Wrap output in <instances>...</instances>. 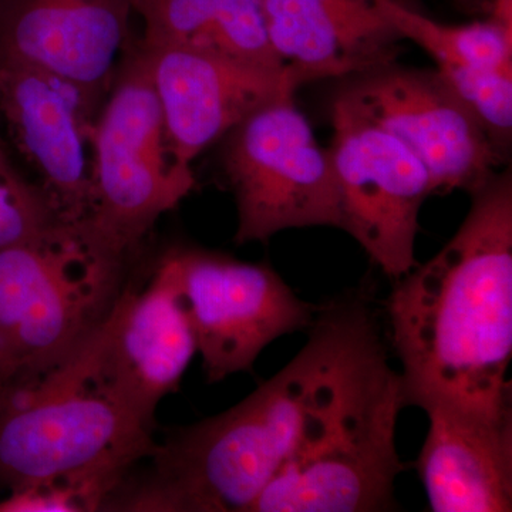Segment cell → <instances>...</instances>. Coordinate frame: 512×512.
Segmentation results:
<instances>
[{"label": "cell", "mask_w": 512, "mask_h": 512, "mask_svg": "<svg viewBox=\"0 0 512 512\" xmlns=\"http://www.w3.org/2000/svg\"><path fill=\"white\" fill-rule=\"evenodd\" d=\"M103 325L42 379L3 390L0 483L10 491L72 484L103 507L130 468L156 450V423L138 416L101 376Z\"/></svg>", "instance_id": "cell-3"}, {"label": "cell", "mask_w": 512, "mask_h": 512, "mask_svg": "<svg viewBox=\"0 0 512 512\" xmlns=\"http://www.w3.org/2000/svg\"><path fill=\"white\" fill-rule=\"evenodd\" d=\"M417 470L431 511H512V414L426 412Z\"/></svg>", "instance_id": "cell-16"}, {"label": "cell", "mask_w": 512, "mask_h": 512, "mask_svg": "<svg viewBox=\"0 0 512 512\" xmlns=\"http://www.w3.org/2000/svg\"><path fill=\"white\" fill-rule=\"evenodd\" d=\"M173 265L210 383L251 372L274 340L311 328L319 306L302 301L266 264L200 247H174Z\"/></svg>", "instance_id": "cell-9"}, {"label": "cell", "mask_w": 512, "mask_h": 512, "mask_svg": "<svg viewBox=\"0 0 512 512\" xmlns=\"http://www.w3.org/2000/svg\"><path fill=\"white\" fill-rule=\"evenodd\" d=\"M309 329L301 352L247 399L157 443L150 474L121 485L111 510L249 512L383 348L375 320L359 303L320 309Z\"/></svg>", "instance_id": "cell-1"}, {"label": "cell", "mask_w": 512, "mask_h": 512, "mask_svg": "<svg viewBox=\"0 0 512 512\" xmlns=\"http://www.w3.org/2000/svg\"><path fill=\"white\" fill-rule=\"evenodd\" d=\"M97 113L77 87L55 74L0 60V116L67 227H76L89 214L90 128Z\"/></svg>", "instance_id": "cell-11"}, {"label": "cell", "mask_w": 512, "mask_h": 512, "mask_svg": "<svg viewBox=\"0 0 512 512\" xmlns=\"http://www.w3.org/2000/svg\"><path fill=\"white\" fill-rule=\"evenodd\" d=\"M64 225L39 185L0 178V249L45 237Z\"/></svg>", "instance_id": "cell-20"}, {"label": "cell", "mask_w": 512, "mask_h": 512, "mask_svg": "<svg viewBox=\"0 0 512 512\" xmlns=\"http://www.w3.org/2000/svg\"><path fill=\"white\" fill-rule=\"evenodd\" d=\"M332 123L340 229L396 281L419 264L416 239L421 207L433 195L430 175L397 138L335 104Z\"/></svg>", "instance_id": "cell-10"}, {"label": "cell", "mask_w": 512, "mask_h": 512, "mask_svg": "<svg viewBox=\"0 0 512 512\" xmlns=\"http://www.w3.org/2000/svg\"><path fill=\"white\" fill-rule=\"evenodd\" d=\"M269 37L296 90L397 62L403 37L376 0H262Z\"/></svg>", "instance_id": "cell-15"}, {"label": "cell", "mask_w": 512, "mask_h": 512, "mask_svg": "<svg viewBox=\"0 0 512 512\" xmlns=\"http://www.w3.org/2000/svg\"><path fill=\"white\" fill-rule=\"evenodd\" d=\"M143 19L138 42L148 50L174 46L212 47V0H131Z\"/></svg>", "instance_id": "cell-19"}, {"label": "cell", "mask_w": 512, "mask_h": 512, "mask_svg": "<svg viewBox=\"0 0 512 512\" xmlns=\"http://www.w3.org/2000/svg\"><path fill=\"white\" fill-rule=\"evenodd\" d=\"M92 202L73 227L89 247L127 264L157 221L195 188L192 167L175 160L150 55L126 50L90 128Z\"/></svg>", "instance_id": "cell-4"}, {"label": "cell", "mask_w": 512, "mask_h": 512, "mask_svg": "<svg viewBox=\"0 0 512 512\" xmlns=\"http://www.w3.org/2000/svg\"><path fill=\"white\" fill-rule=\"evenodd\" d=\"M333 104L409 148L429 173L433 194H470L507 163V154L436 69L384 64L348 77Z\"/></svg>", "instance_id": "cell-8"}, {"label": "cell", "mask_w": 512, "mask_h": 512, "mask_svg": "<svg viewBox=\"0 0 512 512\" xmlns=\"http://www.w3.org/2000/svg\"><path fill=\"white\" fill-rule=\"evenodd\" d=\"M406 407L384 348L370 357L318 436L296 451L249 512H380L404 471L396 448Z\"/></svg>", "instance_id": "cell-6"}, {"label": "cell", "mask_w": 512, "mask_h": 512, "mask_svg": "<svg viewBox=\"0 0 512 512\" xmlns=\"http://www.w3.org/2000/svg\"><path fill=\"white\" fill-rule=\"evenodd\" d=\"M133 13L131 0H0V60L55 74L100 110Z\"/></svg>", "instance_id": "cell-14"}, {"label": "cell", "mask_w": 512, "mask_h": 512, "mask_svg": "<svg viewBox=\"0 0 512 512\" xmlns=\"http://www.w3.org/2000/svg\"><path fill=\"white\" fill-rule=\"evenodd\" d=\"M384 16L402 35L436 62L437 70H512V29L487 18L450 26L417 12L403 0H376Z\"/></svg>", "instance_id": "cell-17"}, {"label": "cell", "mask_w": 512, "mask_h": 512, "mask_svg": "<svg viewBox=\"0 0 512 512\" xmlns=\"http://www.w3.org/2000/svg\"><path fill=\"white\" fill-rule=\"evenodd\" d=\"M212 47L241 62L285 73L269 37L262 0H212Z\"/></svg>", "instance_id": "cell-18"}, {"label": "cell", "mask_w": 512, "mask_h": 512, "mask_svg": "<svg viewBox=\"0 0 512 512\" xmlns=\"http://www.w3.org/2000/svg\"><path fill=\"white\" fill-rule=\"evenodd\" d=\"M127 268L67 225L0 249L3 390L29 386L66 362L113 309Z\"/></svg>", "instance_id": "cell-5"}, {"label": "cell", "mask_w": 512, "mask_h": 512, "mask_svg": "<svg viewBox=\"0 0 512 512\" xmlns=\"http://www.w3.org/2000/svg\"><path fill=\"white\" fill-rule=\"evenodd\" d=\"M190 315L167 256L144 288L126 284L104 320L100 373L107 386L144 420L177 392L197 355Z\"/></svg>", "instance_id": "cell-12"}, {"label": "cell", "mask_w": 512, "mask_h": 512, "mask_svg": "<svg viewBox=\"0 0 512 512\" xmlns=\"http://www.w3.org/2000/svg\"><path fill=\"white\" fill-rule=\"evenodd\" d=\"M293 97L288 92L262 104L221 140L238 245L266 242L288 229L342 227L329 148L320 146Z\"/></svg>", "instance_id": "cell-7"}, {"label": "cell", "mask_w": 512, "mask_h": 512, "mask_svg": "<svg viewBox=\"0 0 512 512\" xmlns=\"http://www.w3.org/2000/svg\"><path fill=\"white\" fill-rule=\"evenodd\" d=\"M146 50L168 144L188 167L262 104L296 92L285 73L207 47Z\"/></svg>", "instance_id": "cell-13"}, {"label": "cell", "mask_w": 512, "mask_h": 512, "mask_svg": "<svg viewBox=\"0 0 512 512\" xmlns=\"http://www.w3.org/2000/svg\"><path fill=\"white\" fill-rule=\"evenodd\" d=\"M2 394H3V387L0 386V397H2Z\"/></svg>", "instance_id": "cell-23"}, {"label": "cell", "mask_w": 512, "mask_h": 512, "mask_svg": "<svg viewBox=\"0 0 512 512\" xmlns=\"http://www.w3.org/2000/svg\"><path fill=\"white\" fill-rule=\"evenodd\" d=\"M453 238L394 281L389 308L406 406L512 414V175L470 192Z\"/></svg>", "instance_id": "cell-2"}, {"label": "cell", "mask_w": 512, "mask_h": 512, "mask_svg": "<svg viewBox=\"0 0 512 512\" xmlns=\"http://www.w3.org/2000/svg\"><path fill=\"white\" fill-rule=\"evenodd\" d=\"M0 178L8 180L10 183H30L26 180L22 174L19 173L18 168L12 163V158L9 156L8 148L3 143L2 137H0Z\"/></svg>", "instance_id": "cell-22"}, {"label": "cell", "mask_w": 512, "mask_h": 512, "mask_svg": "<svg viewBox=\"0 0 512 512\" xmlns=\"http://www.w3.org/2000/svg\"><path fill=\"white\" fill-rule=\"evenodd\" d=\"M100 510V501L72 484L42 483L10 491L0 512H86Z\"/></svg>", "instance_id": "cell-21"}]
</instances>
